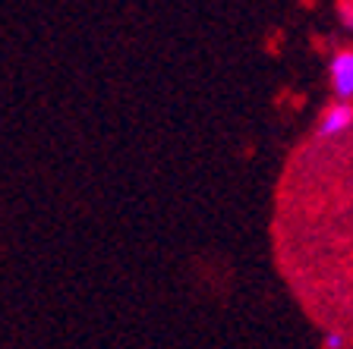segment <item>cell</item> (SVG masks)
Returning <instances> with one entry per match:
<instances>
[{
  "instance_id": "3",
  "label": "cell",
  "mask_w": 353,
  "mask_h": 349,
  "mask_svg": "<svg viewBox=\"0 0 353 349\" xmlns=\"http://www.w3.org/2000/svg\"><path fill=\"white\" fill-rule=\"evenodd\" d=\"M344 334L341 330H325V337H322V346L325 349H344Z\"/></svg>"
},
{
  "instance_id": "4",
  "label": "cell",
  "mask_w": 353,
  "mask_h": 349,
  "mask_svg": "<svg viewBox=\"0 0 353 349\" xmlns=\"http://www.w3.org/2000/svg\"><path fill=\"white\" fill-rule=\"evenodd\" d=\"M338 13H341V22H344L347 29H353V0L350 3H338Z\"/></svg>"
},
{
  "instance_id": "1",
  "label": "cell",
  "mask_w": 353,
  "mask_h": 349,
  "mask_svg": "<svg viewBox=\"0 0 353 349\" xmlns=\"http://www.w3.org/2000/svg\"><path fill=\"white\" fill-rule=\"evenodd\" d=\"M328 79H331L334 101L353 104V47L338 51L328 60Z\"/></svg>"
},
{
  "instance_id": "2",
  "label": "cell",
  "mask_w": 353,
  "mask_h": 349,
  "mask_svg": "<svg viewBox=\"0 0 353 349\" xmlns=\"http://www.w3.org/2000/svg\"><path fill=\"white\" fill-rule=\"evenodd\" d=\"M350 126H353V104L334 101L322 110V116H319L316 136L319 138H334V136H341V132H347Z\"/></svg>"
}]
</instances>
